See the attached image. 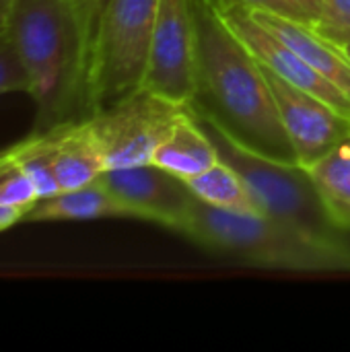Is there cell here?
<instances>
[{
  "instance_id": "cell-10",
  "label": "cell",
  "mask_w": 350,
  "mask_h": 352,
  "mask_svg": "<svg viewBox=\"0 0 350 352\" xmlns=\"http://www.w3.org/2000/svg\"><path fill=\"white\" fill-rule=\"evenodd\" d=\"M264 74L301 167H309L342 146L350 132L349 118L340 116L322 99L276 76L268 68H264Z\"/></svg>"
},
{
  "instance_id": "cell-18",
  "label": "cell",
  "mask_w": 350,
  "mask_h": 352,
  "mask_svg": "<svg viewBox=\"0 0 350 352\" xmlns=\"http://www.w3.org/2000/svg\"><path fill=\"white\" fill-rule=\"evenodd\" d=\"M37 200L39 196L29 175L21 169V165L8 153V148L2 151L0 153V204L17 206L29 212Z\"/></svg>"
},
{
  "instance_id": "cell-9",
  "label": "cell",
  "mask_w": 350,
  "mask_h": 352,
  "mask_svg": "<svg viewBox=\"0 0 350 352\" xmlns=\"http://www.w3.org/2000/svg\"><path fill=\"white\" fill-rule=\"evenodd\" d=\"M99 182L124 206L128 217L159 223L177 233L198 200L182 177L155 163L107 169L99 175Z\"/></svg>"
},
{
  "instance_id": "cell-16",
  "label": "cell",
  "mask_w": 350,
  "mask_h": 352,
  "mask_svg": "<svg viewBox=\"0 0 350 352\" xmlns=\"http://www.w3.org/2000/svg\"><path fill=\"white\" fill-rule=\"evenodd\" d=\"M184 182L190 186V190L198 200L210 206L231 212L262 214L243 177L221 159L210 169L202 171L200 175L188 177Z\"/></svg>"
},
{
  "instance_id": "cell-22",
  "label": "cell",
  "mask_w": 350,
  "mask_h": 352,
  "mask_svg": "<svg viewBox=\"0 0 350 352\" xmlns=\"http://www.w3.org/2000/svg\"><path fill=\"white\" fill-rule=\"evenodd\" d=\"M25 214H27V210H23V208L2 206L0 204V233L6 231V229H10V227H14L21 221H25Z\"/></svg>"
},
{
  "instance_id": "cell-23",
  "label": "cell",
  "mask_w": 350,
  "mask_h": 352,
  "mask_svg": "<svg viewBox=\"0 0 350 352\" xmlns=\"http://www.w3.org/2000/svg\"><path fill=\"white\" fill-rule=\"evenodd\" d=\"M293 4L299 8V12L303 14V21L305 25H314V21L318 19L320 14V6H322V0H293Z\"/></svg>"
},
{
  "instance_id": "cell-17",
  "label": "cell",
  "mask_w": 350,
  "mask_h": 352,
  "mask_svg": "<svg viewBox=\"0 0 350 352\" xmlns=\"http://www.w3.org/2000/svg\"><path fill=\"white\" fill-rule=\"evenodd\" d=\"M54 132H31L21 142L8 146V153L14 157V161L21 165V169L29 175L33 182L39 200L50 198L60 192L56 171H54Z\"/></svg>"
},
{
  "instance_id": "cell-3",
  "label": "cell",
  "mask_w": 350,
  "mask_h": 352,
  "mask_svg": "<svg viewBox=\"0 0 350 352\" xmlns=\"http://www.w3.org/2000/svg\"><path fill=\"white\" fill-rule=\"evenodd\" d=\"M198 245L256 266L328 272L350 270V245L316 241L264 214L231 212L196 200L179 231Z\"/></svg>"
},
{
  "instance_id": "cell-4",
  "label": "cell",
  "mask_w": 350,
  "mask_h": 352,
  "mask_svg": "<svg viewBox=\"0 0 350 352\" xmlns=\"http://www.w3.org/2000/svg\"><path fill=\"white\" fill-rule=\"evenodd\" d=\"M188 109L210 138L219 159L243 177L264 217L287 225L316 241L349 245L342 237L344 233L328 217L307 169L252 153L237 144L229 134H225L210 118L192 107Z\"/></svg>"
},
{
  "instance_id": "cell-26",
  "label": "cell",
  "mask_w": 350,
  "mask_h": 352,
  "mask_svg": "<svg viewBox=\"0 0 350 352\" xmlns=\"http://www.w3.org/2000/svg\"><path fill=\"white\" fill-rule=\"evenodd\" d=\"M342 148H344V151L350 155V132H349V136H347V140L342 142Z\"/></svg>"
},
{
  "instance_id": "cell-7",
  "label": "cell",
  "mask_w": 350,
  "mask_h": 352,
  "mask_svg": "<svg viewBox=\"0 0 350 352\" xmlns=\"http://www.w3.org/2000/svg\"><path fill=\"white\" fill-rule=\"evenodd\" d=\"M142 89L175 103L190 105L196 93L192 0H159Z\"/></svg>"
},
{
  "instance_id": "cell-15",
  "label": "cell",
  "mask_w": 350,
  "mask_h": 352,
  "mask_svg": "<svg viewBox=\"0 0 350 352\" xmlns=\"http://www.w3.org/2000/svg\"><path fill=\"white\" fill-rule=\"evenodd\" d=\"M307 169L332 223L350 231V155L340 146Z\"/></svg>"
},
{
  "instance_id": "cell-1",
  "label": "cell",
  "mask_w": 350,
  "mask_h": 352,
  "mask_svg": "<svg viewBox=\"0 0 350 352\" xmlns=\"http://www.w3.org/2000/svg\"><path fill=\"white\" fill-rule=\"evenodd\" d=\"M196 93L188 107L243 148L299 165L262 64L227 27L212 0H192Z\"/></svg>"
},
{
  "instance_id": "cell-27",
  "label": "cell",
  "mask_w": 350,
  "mask_h": 352,
  "mask_svg": "<svg viewBox=\"0 0 350 352\" xmlns=\"http://www.w3.org/2000/svg\"><path fill=\"white\" fill-rule=\"evenodd\" d=\"M340 50L344 52V56L350 60V43H347V45H344V47H340Z\"/></svg>"
},
{
  "instance_id": "cell-13",
  "label": "cell",
  "mask_w": 350,
  "mask_h": 352,
  "mask_svg": "<svg viewBox=\"0 0 350 352\" xmlns=\"http://www.w3.org/2000/svg\"><path fill=\"white\" fill-rule=\"evenodd\" d=\"M153 163L182 179H188L200 175L202 171L219 163V155L206 132L200 128L192 111L186 107L177 124L173 126L171 134L157 148Z\"/></svg>"
},
{
  "instance_id": "cell-2",
  "label": "cell",
  "mask_w": 350,
  "mask_h": 352,
  "mask_svg": "<svg viewBox=\"0 0 350 352\" xmlns=\"http://www.w3.org/2000/svg\"><path fill=\"white\" fill-rule=\"evenodd\" d=\"M35 103L31 132L89 118L93 23L74 0H10L4 23Z\"/></svg>"
},
{
  "instance_id": "cell-6",
  "label": "cell",
  "mask_w": 350,
  "mask_h": 352,
  "mask_svg": "<svg viewBox=\"0 0 350 352\" xmlns=\"http://www.w3.org/2000/svg\"><path fill=\"white\" fill-rule=\"evenodd\" d=\"M186 107L140 87L113 105L91 113L89 124L103 148L105 167L153 163L157 148L171 134Z\"/></svg>"
},
{
  "instance_id": "cell-21",
  "label": "cell",
  "mask_w": 350,
  "mask_h": 352,
  "mask_svg": "<svg viewBox=\"0 0 350 352\" xmlns=\"http://www.w3.org/2000/svg\"><path fill=\"white\" fill-rule=\"evenodd\" d=\"M252 8H264V10H272V12H278V14H285L289 19H295V21H303V14L299 12V8L293 4V0H239Z\"/></svg>"
},
{
  "instance_id": "cell-5",
  "label": "cell",
  "mask_w": 350,
  "mask_h": 352,
  "mask_svg": "<svg viewBox=\"0 0 350 352\" xmlns=\"http://www.w3.org/2000/svg\"><path fill=\"white\" fill-rule=\"evenodd\" d=\"M159 0H107L97 19L89 62V116L140 89Z\"/></svg>"
},
{
  "instance_id": "cell-11",
  "label": "cell",
  "mask_w": 350,
  "mask_h": 352,
  "mask_svg": "<svg viewBox=\"0 0 350 352\" xmlns=\"http://www.w3.org/2000/svg\"><path fill=\"white\" fill-rule=\"evenodd\" d=\"M250 10L268 31H272L278 39H283L314 70H318L328 82H332L350 99V60L338 45L326 41L309 25L301 21L264 8L250 6Z\"/></svg>"
},
{
  "instance_id": "cell-14",
  "label": "cell",
  "mask_w": 350,
  "mask_h": 352,
  "mask_svg": "<svg viewBox=\"0 0 350 352\" xmlns=\"http://www.w3.org/2000/svg\"><path fill=\"white\" fill-rule=\"evenodd\" d=\"M105 217H128L113 194L97 179L76 190H62L50 198H41L25 214L29 223L52 221H93Z\"/></svg>"
},
{
  "instance_id": "cell-12",
  "label": "cell",
  "mask_w": 350,
  "mask_h": 352,
  "mask_svg": "<svg viewBox=\"0 0 350 352\" xmlns=\"http://www.w3.org/2000/svg\"><path fill=\"white\" fill-rule=\"evenodd\" d=\"M52 132L56 140L54 171L60 192L97 182L107 167L103 148L89 124V118L58 126Z\"/></svg>"
},
{
  "instance_id": "cell-25",
  "label": "cell",
  "mask_w": 350,
  "mask_h": 352,
  "mask_svg": "<svg viewBox=\"0 0 350 352\" xmlns=\"http://www.w3.org/2000/svg\"><path fill=\"white\" fill-rule=\"evenodd\" d=\"M8 4H10V0H0V27H2V23H4L6 10H8Z\"/></svg>"
},
{
  "instance_id": "cell-19",
  "label": "cell",
  "mask_w": 350,
  "mask_h": 352,
  "mask_svg": "<svg viewBox=\"0 0 350 352\" xmlns=\"http://www.w3.org/2000/svg\"><path fill=\"white\" fill-rule=\"evenodd\" d=\"M311 29L326 41L344 47L350 43V0H322Z\"/></svg>"
},
{
  "instance_id": "cell-8",
  "label": "cell",
  "mask_w": 350,
  "mask_h": 352,
  "mask_svg": "<svg viewBox=\"0 0 350 352\" xmlns=\"http://www.w3.org/2000/svg\"><path fill=\"white\" fill-rule=\"evenodd\" d=\"M221 19L227 27L245 43V47L254 54V58L274 72L276 76L285 78L287 82L295 85L297 89L307 91L309 95L322 99L340 116L350 120V99L328 82L318 70H314L297 52H293L283 39H278L272 31H268L250 10L248 4L239 0H212Z\"/></svg>"
},
{
  "instance_id": "cell-24",
  "label": "cell",
  "mask_w": 350,
  "mask_h": 352,
  "mask_svg": "<svg viewBox=\"0 0 350 352\" xmlns=\"http://www.w3.org/2000/svg\"><path fill=\"white\" fill-rule=\"evenodd\" d=\"M78 4V8L85 12V16L93 23V27L97 25V19L101 14V8L105 6L107 0H74Z\"/></svg>"
},
{
  "instance_id": "cell-20",
  "label": "cell",
  "mask_w": 350,
  "mask_h": 352,
  "mask_svg": "<svg viewBox=\"0 0 350 352\" xmlns=\"http://www.w3.org/2000/svg\"><path fill=\"white\" fill-rule=\"evenodd\" d=\"M29 91V78L21 64V58L6 35L4 27H0V95Z\"/></svg>"
}]
</instances>
